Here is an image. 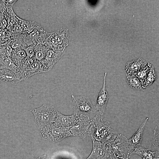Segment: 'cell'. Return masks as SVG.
<instances>
[{"instance_id": "cell-1", "label": "cell", "mask_w": 159, "mask_h": 159, "mask_svg": "<svg viewBox=\"0 0 159 159\" xmlns=\"http://www.w3.org/2000/svg\"><path fill=\"white\" fill-rule=\"evenodd\" d=\"M71 97L74 114L85 115L92 120L100 115L88 97L72 95Z\"/></svg>"}, {"instance_id": "cell-2", "label": "cell", "mask_w": 159, "mask_h": 159, "mask_svg": "<svg viewBox=\"0 0 159 159\" xmlns=\"http://www.w3.org/2000/svg\"><path fill=\"white\" fill-rule=\"evenodd\" d=\"M35 121L40 127L55 122L58 111L52 105L44 104L40 107L31 110Z\"/></svg>"}, {"instance_id": "cell-3", "label": "cell", "mask_w": 159, "mask_h": 159, "mask_svg": "<svg viewBox=\"0 0 159 159\" xmlns=\"http://www.w3.org/2000/svg\"><path fill=\"white\" fill-rule=\"evenodd\" d=\"M109 147L112 153L122 159H129L134 150L130 145L127 138L119 134Z\"/></svg>"}, {"instance_id": "cell-4", "label": "cell", "mask_w": 159, "mask_h": 159, "mask_svg": "<svg viewBox=\"0 0 159 159\" xmlns=\"http://www.w3.org/2000/svg\"><path fill=\"white\" fill-rule=\"evenodd\" d=\"M40 132L42 137L46 140L57 142L71 135L68 129L62 128L55 122L40 127Z\"/></svg>"}, {"instance_id": "cell-5", "label": "cell", "mask_w": 159, "mask_h": 159, "mask_svg": "<svg viewBox=\"0 0 159 159\" xmlns=\"http://www.w3.org/2000/svg\"><path fill=\"white\" fill-rule=\"evenodd\" d=\"M77 115L76 121L69 130L72 135L84 138L90 132L93 120L85 115Z\"/></svg>"}, {"instance_id": "cell-6", "label": "cell", "mask_w": 159, "mask_h": 159, "mask_svg": "<svg viewBox=\"0 0 159 159\" xmlns=\"http://www.w3.org/2000/svg\"><path fill=\"white\" fill-rule=\"evenodd\" d=\"M107 72H105L103 83L102 88L99 92L97 103L95 106V110L99 114L103 117L109 96L106 87V81Z\"/></svg>"}, {"instance_id": "cell-7", "label": "cell", "mask_w": 159, "mask_h": 159, "mask_svg": "<svg viewBox=\"0 0 159 159\" xmlns=\"http://www.w3.org/2000/svg\"><path fill=\"white\" fill-rule=\"evenodd\" d=\"M111 152L105 143L93 140V148L88 159H107Z\"/></svg>"}, {"instance_id": "cell-8", "label": "cell", "mask_w": 159, "mask_h": 159, "mask_svg": "<svg viewBox=\"0 0 159 159\" xmlns=\"http://www.w3.org/2000/svg\"><path fill=\"white\" fill-rule=\"evenodd\" d=\"M148 120V117L140 125L135 134L128 139V143L134 149L141 147V143L143 139V132L146 124Z\"/></svg>"}, {"instance_id": "cell-9", "label": "cell", "mask_w": 159, "mask_h": 159, "mask_svg": "<svg viewBox=\"0 0 159 159\" xmlns=\"http://www.w3.org/2000/svg\"><path fill=\"white\" fill-rule=\"evenodd\" d=\"M21 79L12 71L7 69H0V82L10 85H16Z\"/></svg>"}, {"instance_id": "cell-10", "label": "cell", "mask_w": 159, "mask_h": 159, "mask_svg": "<svg viewBox=\"0 0 159 159\" xmlns=\"http://www.w3.org/2000/svg\"><path fill=\"white\" fill-rule=\"evenodd\" d=\"M77 117L78 115L74 113L72 115L67 116L58 111L57 118L55 123L62 128L69 129L76 122Z\"/></svg>"}, {"instance_id": "cell-11", "label": "cell", "mask_w": 159, "mask_h": 159, "mask_svg": "<svg viewBox=\"0 0 159 159\" xmlns=\"http://www.w3.org/2000/svg\"><path fill=\"white\" fill-rule=\"evenodd\" d=\"M146 62L142 58L133 60L128 62L125 67V71L129 74H135Z\"/></svg>"}, {"instance_id": "cell-12", "label": "cell", "mask_w": 159, "mask_h": 159, "mask_svg": "<svg viewBox=\"0 0 159 159\" xmlns=\"http://www.w3.org/2000/svg\"><path fill=\"white\" fill-rule=\"evenodd\" d=\"M133 153L139 155L143 159H159V156L154 153L142 146L134 149Z\"/></svg>"}, {"instance_id": "cell-13", "label": "cell", "mask_w": 159, "mask_h": 159, "mask_svg": "<svg viewBox=\"0 0 159 159\" xmlns=\"http://www.w3.org/2000/svg\"><path fill=\"white\" fill-rule=\"evenodd\" d=\"M126 82L131 88L136 90H144L140 80L135 74L126 73Z\"/></svg>"}, {"instance_id": "cell-14", "label": "cell", "mask_w": 159, "mask_h": 159, "mask_svg": "<svg viewBox=\"0 0 159 159\" xmlns=\"http://www.w3.org/2000/svg\"><path fill=\"white\" fill-rule=\"evenodd\" d=\"M159 122L154 130L153 137L149 149L154 153L159 156Z\"/></svg>"}, {"instance_id": "cell-15", "label": "cell", "mask_w": 159, "mask_h": 159, "mask_svg": "<svg viewBox=\"0 0 159 159\" xmlns=\"http://www.w3.org/2000/svg\"><path fill=\"white\" fill-rule=\"evenodd\" d=\"M152 66V65L151 64L146 62L140 69L135 74L140 80L143 87L146 77Z\"/></svg>"}, {"instance_id": "cell-16", "label": "cell", "mask_w": 159, "mask_h": 159, "mask_svg": "<svg viewBox=\"0 0 159 159\" xmlns=\"http://www.w3.org/2000/svg\"><path fill=\"white\" fill-rule=\"evenodd\" d=\"M156 72L153 66L146 76L144 82L143 87L144 90L151 85L156 80Z\"/></svg>"}, {"instance_id": "cell-17", "label": "cell", "mask_w": 159, "mask_h": 159, "mask_svg": "<svg viewBox=\"0 0 159 159\" xmlns=\"http://www.w3.org/2000/svg\"><path fill=\"white\" fill-rule=\"evenodd\" d=\"M34 56L37 60L40 61L44 57L45 54L41 50H37L35 52Z\"/></svg>"}, {"instance_id": "cell-18", "label": "cell", "mask_w": 159, "mask_h": 159, "mask_svg": "<svg viewBox=\"0 0 159 159\" xmlns=\"http://www.w3.org/2000/svg\"><path fill=\"white\" fill-rule=\"evenodd\" d=\"M26 55L29 57H31L34 56V48L32 46H29L25 49Z\"/></svg>"}, {"instance_id": "cell-19", "label": "cell", "mask_w": 159, "mask_h": 159, "mask_svg": "<svg viewBox=\"0 0 159 159\" xmlns=\"http://www.w3.org/2000/svg\"><path fill=\"white\" fill-rule=\"evenodd\" d=\"M21 25L22 27L26 30H29V29L31 28L32 26V22L30 21H25L24 20L22 21Z\"/></svg>"}, {"instance_id": "cell-20", "label": "cell", "mask_w": 159, "mask_h": 159, "mask_svg": "<svg viewBox=\"0 0 159 159\" xmlns=\"http://www.w3.org/2000/svg\"><path fill=\"white\" fill-rule=\"evenodd\" d=\"M17 56L21 58H25L26 56V54L25 51L22 50H19L16 52Z\"/></svg>"}, {"instance_id": "cell-21", "label": "cell", "mask_w": 159, "mask_h": 159, "mask_svg": "<svg viewBox=\"0 0 159 159\" xmlns=\"http://www.w3.org/2000/svg\"><path fill=\"white\" fill-rule=\"evenodd\" d=\"M5 48L4 50L7 56H9L12 50L11 47V46H8Z\"/></svg>"}, {"instance_id": "cell-22", "label": "cell", "mask_w": 159, "mask_h": 159, "mask_svg": "<svg viewBox=\"0 0 159 159\" xmlns=\"http://www.w3.org/2000/svg\"><path fill=\"white\" fill-rule=\"evenodd\" d=\"M107 159H122L118 158V157H116L114 154H113V153H111Z\"/></svg>"}, {"instance_id": "cell-23", "label": "cell", "mask_w": 159, "mask_h": 159, "mask_svg": "<svg viewBox=\"0 0 159 159\" xmlns=\"http://www.w3.org/2000/svg\"><path fill=\"white\" fill-rule=\"evenodd\" d=\"M16 1L15 0H6L4 1L5 2H6L7 4L13 5L16 2Z\"/></svg>"}, {"instance_id": "cell-24", "label": "cell", "mask_w": 159, "mask_h": 159, "mask_svg": "<svg viewBox=\"0 0 159 159\" xmlns=\"http://www.w3.org/2000/svg\"><path fill=\"white\" fill-rule=\"evenodd\" d=\"M19 46V44L18 43L15 42L14 43H13L12 44V46H11V47L14 48L16 49L17 47H18Z\"/></svg>"}, {"instance_id": "cell-25", "label": "cell", "mask_w": 159, "mask_h": 159, "mask_svg": "<svg viewBox=\"0 0 159 159\" xmlns=\"http://www.w3.org/2000/svg\"></svg>"}, {"instance_id": "cell-26", "label": "cell", "mask_w": 159, "mask_h": 159, "mask_svg": "<svg viewBox=\"0 0 159 159\" xmlns=\"http://www.w3.org/2000/svg\"></svg>"}]
</instances>
